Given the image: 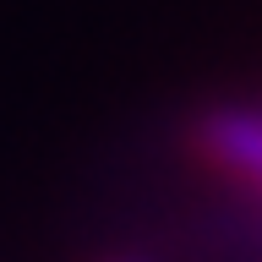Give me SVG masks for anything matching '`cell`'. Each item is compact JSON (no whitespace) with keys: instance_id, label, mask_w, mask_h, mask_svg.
Segmentation results:
<instances>
[{"instance_id":"obj_1","label":"cell","mask_w":262,"mask_h":262,"mask_svg":"<svg viewBox=\"0 0 262 262\" xmlns=\"http://www.w3.org/2000/svg\"><path fill=\"white\" fill-rule=\"evenodd\" d=\"M202 147L213 164H224L235 175L262 180V115L251 110H224L202 126Z\"/></svg>"}]
</instances>
